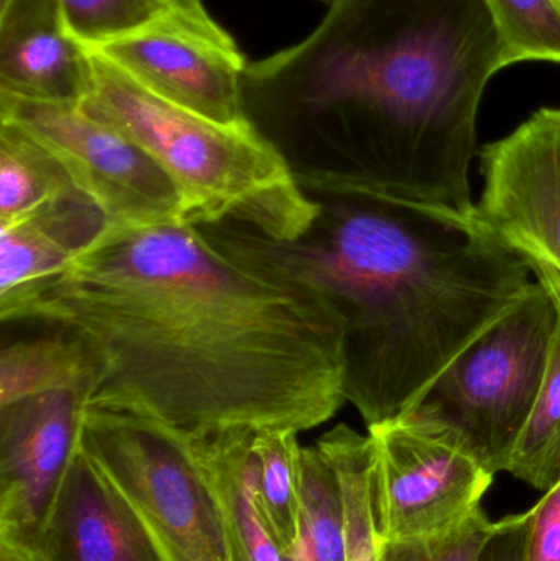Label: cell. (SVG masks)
Listing matches in <instances>:
<instances>
[{"instance_id": "6da1fadb", "label": "cell", "mask_w": 560, "mask_h": 561, "mask_svg": "<svg viewBox=\"0 0 560 561\" xmlns=\"http://www.w3.org/2000/svg\"><path fill=\"white\" fill-rule=\"evenodd\" d=\"M0 320L79 340L94 365L89 408L191 440L299 434L347 401L338 307L245 230L105 222L58 273L0 302Z\"/></svg>"}, {"instance_id": "7a4b0ae2", "label": "cell", "mask_w": 560, "mask_h": 561, "mask_svg": "<svg viewBox=\"0 0 560 561\" xmlns=\"http://www.w3.org/2000/svg\"><path fill=\"white\" fill-rule=\"evenodd\" d=\"M502 43L485 0H331L302 42L249 62L259 130L309 135L324 161L298 174L316 196L361 191L473 217L477 117Z\"/></svg>"}, {"instance_id": "3957f363", "label": "cell", "mask_w": 560, "mask_h": 561, "mask_svg": "<svg viewBox=\"0 0 560 561\" xmlns=\"http://www.w3.org/2000/svg\"><path fill=\"white\" fill-rule=\"evenodd\" d=\"M318 199L315 227L296 242L245 233L338 307L345 396L377 427L404 417L525 294L533 272L476 217L361 191Z\"/></svg>"}, {"instance_id": "277c9868", "label": "cell", "mask_w": 560, "mask_h": 561, "mask_svg": "<svg viewBox=\"0 0 560 561\" xmlns=\"http://www.w3.org/2000/svg\"><path fill=\"white\" fill-rule=\"evenodd\" d=\"M89 53L92 82L82 107L127 135L164 171L180 191L186 222H232L273 242L308 236L321 201L301 186L282 148L252 122L210 121Z\"/></svg>"}, {"instance_id": "5b68a950", "label": "cell", "mask_w": 560, "mask_h": 561, "mask_svg": "<svg viewBox=\"0 0 560 561\" xmlns=\"http://www.w3.org/2000/svg\"><path fill=\"white\" fill-rule=\"evenodd\" d=\"M556 323L555 296L536 279L404 417L450 432L490 473L508 470L545 381Z\"/></svg>"}, {"instance_id": "8992f818", "label": "cell", "mask_w": 560, "mask_h": 561, "mask_svg": "<svg viewBox=\"0 0 560 561\" xmlns=\"http://www.w3.org/2000/svg\"><path fill=\"white\" fill-rule=\"evenodd\" d=\"M79 447L140 510L168 561H239L219 493L187 438L85 405Z\"/></svg>"}, {"instance_id": "52a82bcc", "label": "cell", "mask_w": 560, "mask_h": 561, "mask_svg": "<svg viewBox=\"0 0 560 561\" xmlns=\"http://www.w3.org/2000/svg\"><path fill=\"white\" fill-rule=\"evenodd\" d=\"M0 122L28 135L107 222H186L183 199L164 171L79 102L35 101L0 92Z\"/></svg>"}, {"instance_id": "ba28073f", "label": "cell", "mask_w": 560, "mask_h": 561, "mask_svg": "<svg viewBox=\"0 0 560 561\" xmlns=\"http://www.w3.org/2000/svg\"><path fill=\"white\" fill-rule=\"evenodd\" d=\"M375 442L378 539H426L456 529L482 507L495 474L450 432L413 419L368 428Z\"/></svg>"}, {"instance_id": "9c48e42d", "label": "cell", "mask_w": 560, "mask_h": 561, "mask_svg": "<svg viewBox=\"0 0 560 561\" xmlns=\"http://www.w3.org/2000/svg\"><path fill=\"white\" fill-rule=\"evenodd\" d=\"M485 186L477 222L529 268L560 279V107H542L479 151Z\"/></svg>"}, {"instance_id": "30bf717a", "label": "cell", "mask_w": 560, "mask_h": 561, "mask_svg": "<svg viewBox=\"0 0 560 561\" xmlns=\"http://www.w3.org/2000/svg\"><path fill=\"white\" fill-rule=\"evenodd\" d=\"M88 396L46 392L0 408V542L38 553L79 448Z\"/></svg>"}, {"instance_id": "8fae6325", "label": "cell", "mask_w": 560, "mask_h": 561, "mask_svg": "<svg viewBox=\"0 0 560 561\" xmlns=\"http://www.w3.org/2000/svg\"><path fill=\"white\" fill-rule=\"evenodd\" d=\"M85 48L187 111L219 124H250L242 94L249 62L236 42H219L183 26H158Z\"/></svg>"}, {"instance_id": "7c38bea8", "label": "cell", "mask_w": 560, "mask_h": 561, "mask_svg": "<svg viewBox=\"0 0 560 561\" xmlns=\"http://www.w3.org/2000/svg\"><path fill=\"white\" fill-rule=\"evenodd\" d=\"M42 561H168L130 497L81 447L38 540Z\"/></svg>"}, {"instance_id": "4fadbf2b", "label": "cell", "mask_w": 560, "mask_h": 561, "mask_svg": "<svg viewBox=\"0 0 560 561\" xmlns=\"http://www.w3.org/2000/svg\"><path fill=\"white\" fill-rule=\"evenodd\" d=\"M91 82V53L69 32L58 0L0 3V92L81 104Z\"/></svg>"}, {"instance_id": "5bb4252c", "label": "cell", "mask_w": 560, "mask_h": 561, "mask_svg": "<svg viewBox=\"0 0 560 561\" xmlns=\"http://www.w3.org/2000/svg\"><path fill=\"white\" fill-rule=\"evenodd\" d=\"M107 220L78 191L0 222V302L48 279Z\"/></svg>"}, {"instance_id": "9a60e30c", "label": "cell", "mask_w": 560, "mask_h": 561, "mask_svg": "<svg viewBox=\"0 0 560 561\" xmlns=\"http://www.w3.org/2000/svg\"><path fill=\"white\" fill-rule=\"evenodd\" d=\"M256 432L233 431L187 438L203 461L226 511L239 561H285L266 527L259 501Z\"/></svg>"}, {"instance_id": "2e32d148", "label": "cell", "mask_w": 560, "mask_h": 561, "mask_svg": "<svg viewBox=\"0 0 560 561\" xmlns=\"http://www.w3.org/2000/svg\"><path fill=\"white\" fill-rule=\"evenodd\" d=\"M7 0H0V3ZM69 32L84 46H101L158 26H183L232 43L203 0H58Z\"/></svg>"}, {"instance_id": "e0dca14e", "label": "cell", "mask_w": 560, "mask_h": 561, "mask_svg": "<svg viewBox=\"0 0 560 561\" xmlns=\"http://www.w3.org/2000/svg\"><path fill=\"white\" fill-rule=\"evenodd\" d=\"M94 365L79 340L55 335L16 340L0 352V408L46 394L71 391L89 398Z\"/></svg>"}, {"instance_id": "ac0fdd59", "label": "cell", "mask_w": 560, "mask_h": 561, "mask_svg": "<svg viewBox=\"0 0 560 561\" xmlns=\"http://www.w3.org/2000/svg\"><path fill=\"white\" fill-rule=\"evenodd\" d=\"M338 474L345 511V561H378L375 442L341 424L318 444Z\"/></svg>"}, {"instance_id": "d6986e66", "label": "cell", "mask_w": 560, "mask_h": 561, "mask_svg": "<svg viewBox=\"0 0 560 561\" xmlns=\"http://www.w3.org/2000/svg\"><path fill=\"white\" fill-rule=\"evenodd\" d=\"M532 272L555 296L558 323L541 391L506 471L546 493L560 481V279L545 266H535Z\"/></svg>"}, {"instance_id": "ffe728a7", "label": "cell", "mask_w": 560, "mask_h": 561, "mask_svg": "<svg viewBox=\"0 0 560 561\" xmlns=\"http://www.w3.org/2000/svg\"><path fill=\"white\" fill-rule=\"evenodd\" d=\"M285 561H345V511L341 484L325 455L302 448L298 537Z\"/></svg>"}, {"instance_id": "44dd1931", "label": "cell", "mask_w": 560, "mask_h": 561, "mask_svg": "<svg viewBox=\"0 0 560 561\" xmlns=\"http://www.w3.org/2000/svg\"><path fill=\"white\" fill-rule=\"evenodd\" d=\"M75 191L48 151L0 122V222L35 213Z\"/></svg>"}, {"instance_id": "7402d4cb", "label": "cell", "mask_w": 560, "mask_h": 561, "mask_svg": "<svg viewBox=\"0 0 560 561\" xmlns=\"http://www.w3.org/2000/svg\"><path fill=\"white\" fill-rule=\"evenodd\" d=\"M259 460V501L266 527L282 553L298 537L301 455L298 432L263 431L253 437Z\"/></svg>"}, {"instance_id": "603a6c76", "label": "cell", "mask_w": 560, "mask_h": 561, "mask_svg": "<svg viewBox=\"0 0 560 561\" xmlns=\"http://www.w3.org/2000/svg\"><path fill=\"white\" fill-rule=\"evenodd\" d=\"M502 43L503 69L526 61L560 65V0H485Z\"/></svg>"}, {"instance_id": "cb8c5ba5", "label": "cell", "mask_w": 560, "mask_h": 561, "mask_svg": "<svg viewBox=\"0 0 560 561\" xmlns=\"http://www.w3.org/2000/svg\"><path fill=\"white\" fill-rule=\"evenodd\" d=\"M495 529L482 510L449 533L426 539L380 542L378 561H477Z\"/></svg>"}, {"instance_id": "d4e9b609", "label": "cell", "mask_w": 560, "mask_h": 561, "mask_svg": "<svg viewBox=\"0 0 560 561\" xmlns=\"http://www.w3.org/2000/svg\"><path fill=\"white\" fill-rule=\"evenodd\" d=\"M526 561H560V481L529 511Z\"/></svg>"}, {"instance_id": "484cf974", "label": "cell", "mask_w": 560, "mask_h": 561, "mask_svg": "<svg viewBox=\"0 0 560 561\" xmlns=\"http://www.w3.org/2000/svg\"><path fill=\"white\" fill-rule=\"evenodd\" d=\"M529 526H532L529 511L499 520L495 523L492 536L480 550L477 561H526Z\"/></svg>"}, {"instance_id": "4316f807", "label": "cell", "mask_w": 560, "mask_h": 561, "mask_svg": "<svg viewBox=\"0 0 560 561\" xmlns=\"http://www.w3.org/2000/svg\"><path fill=\"white\" fill-rule=\"evenodd\" d=\"M0 561H42L38 553L0 542Z\"/></svg>"}]
</instances>
